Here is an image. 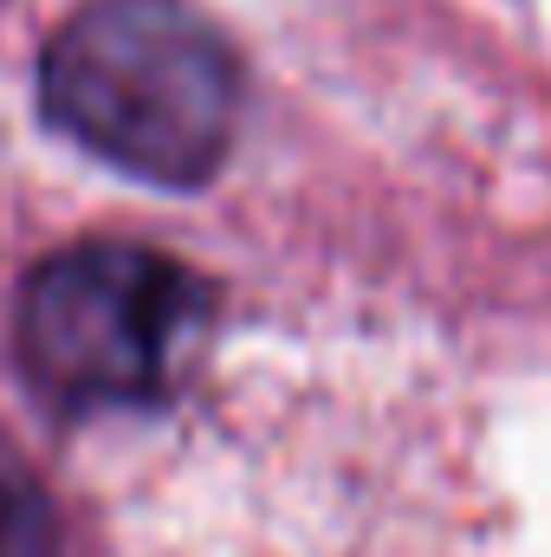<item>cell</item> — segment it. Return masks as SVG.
Wrapping results in <instances>:
<instances>
[{"instance_id":"2","label":"cell","mask_w":551,"mask_h":557,"mask_svg":"<svg viewBox=\"0 0 551 557\" xmlns=\"http://www.w3.org/2000/svg\"><path fill=\"white\" fill-rule=\"evenodd\" d=\"M215 318V285L143 247L78 240L46 253L13 305V363L59 416L156 409L182 389Z\"/></svg>"},{"instance_id":"3","label":"cell","mask_w":551,"mask_h":557,"mask_svg":"<svg viewBox=\"0 0 551 557\" xmlns=\"http://www.w3.org/2000/svg\"><path fill=\"white\" fill-rule=\"evenodd\" d=\"M0 557H65V525L20 447L0 441Z\"/></svg>"},{"instance_id":"1","label":"cell","mask_w":551,"mask_h":557,"mask_svg":"<svg viewBox=\"0 0 551 557\" xmlns=\"http://www.w3.org/2000/svg\"><path fill=\"white\" fill-rule=\"evenodd\" d=\"M39 111L98 162L201 188L241 131V59L188 0H85L39 52Z\"/></svg>"}]
</instances>
